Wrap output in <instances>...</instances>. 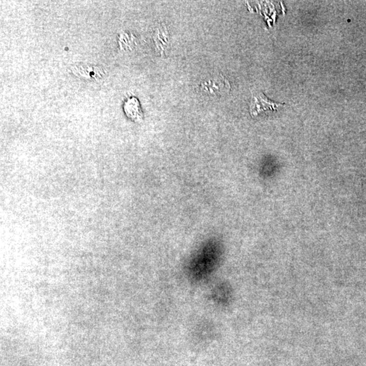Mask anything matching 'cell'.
<instances>
[{
  "mask_svg": "<svg viewBox=\"0 0 366 366\" xmlns=\"http://www.w3.org/2000/svg\"><path fill=\"white\" fill-rule=\"evenodd\" d=\"M74 75L90 82H101L106 77V70L101 65L92 63H78L71 69Z\"/></svg>",
  "mask_w": 366,
  "mask_h": 366,
  "instance_id": "obj_1",
  "label": "cell"
},
{
  "mask_svg": "<svg viewBox=\"0 0 366 366\" xmlns=\"http://www.w3.org/2000/svg\"><path fill=\"white\" fill-rule=\"evenodd\" d=\"M284 105L276 102H273L268 99L267 97L262 92L252 94V101L250 105V111L252 116H256L261 112L266 111H276L277 108Z\"/></svg>",
  "mask_w": 366,
  "mask_h": 366,
  "instance_id": "obj_2",
  "label": "cell"
},
{
  "mask_svg": "<svg viewBox=\"0 0 366 366\" xmlns=\"http://www.w3.org/2000/svg\"><path fill=\"white\" fill-rule=\"evenodd\" d=\"M124 111L127 116L132 121L139 122L143 118L140 104L138 100L135 97L127 100L124 104Z\"/></svg>",
  "mask_w": 366,
  "mask_h": 366,
  "instance_id": "obj_3",
  "label": "cell"
},
{
  "mask_svg": "<svg viewBox=\"0 0 366 366\" xmlns=\"http://www.w3.org/2000/svg\"><path fill=\"white\" fill-rule=\"evenodd\" d=\"M213 297L216 303L226 305L230 301V298L231 297V289L226 284L219 285L214 289Z\"/></svg>",
  "mask_w": 366,
  "mask_h": 366,
  "instance_id": "obj_4",
  "label": "cell"
}]
</instances>
